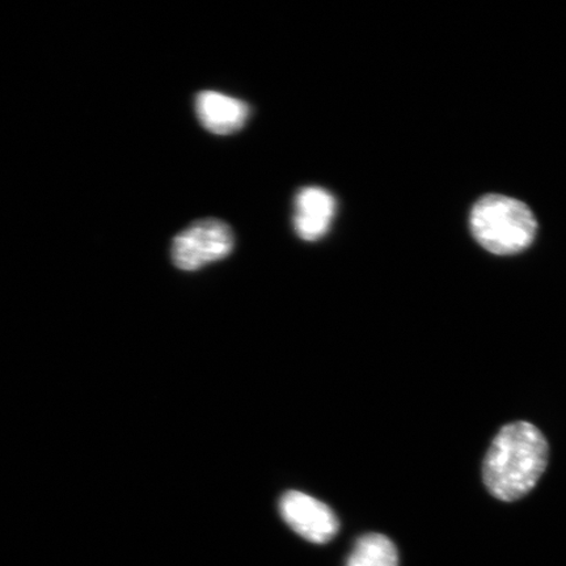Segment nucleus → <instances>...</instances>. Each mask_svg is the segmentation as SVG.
<instances>
[{
    "instance_id": "7ed1b4c3",
    "label": "nucleus",
    "mask_w": 566,
    "mask_h": 566,
    "mask_svg": "<svg viewBox=\"0 0 566 566\" xmlns=\"http://www.w3.org/2000/svg\"><path fill=\"white\" fill-rule=\"evenodd\" d=\"M235 244L230 226L216 218L201 219L188 226L172 240L174 264L186 272L228 258Z\"/></svg>"
},
{
    "instance_id": "423d86ee",
    "label": "nucleus",
    "mask_w": 566,
    "mask_h": 566,
    "mask_svg": "<svg viewBox=\"0 0 566 566\" xmlns=\"http://www.w3.org/2000/svg\"><path fill=\"white\" fill-rule=\"evenodd\" d=\"M336 214V200L328 190L302 188L295 197L294 229L304 242H316L328 232Z\"/></svg>"
},
{
    "instance_id": "39448f33",
    "label": "nucleus",
    "mask_w": 566,
    "mask_h": 566,
    "mask_svg": "<svg viewBox=\"0 0 566 566\" xmlns=\"http://www.w3.org/2000/svg\"><path fill=\"white\" fill-rule=\"evenodd\" d=\"M198 122L216 136H230L242 130L250 118V105L221 92L202 91L195 102Z\"/></svg>"
},
{
    "instance_id": "20e7f679",
    "label": "nucleus",
    "mask_w": 566,
    "mask_h": 566,
    "mask_svg": "<svg viewBox=\"0 0 566 566\" xmlns=\"http://www.w3.org/2000/svg\"><path fill=\"white\" fill-rule=\"evenodd\" d=\"M280 512L283 521L311 543H328L337 534L336 514L324 502L306 493L287 492L281 499Z\"/></svg>"
},
{
    "instance_id": "f03ea898",
    "label": "nucleus",
    "mask_w": 566,
    "mask_h": 566,
    "mask_svg": "<svg viewBox=\"0 0 566 566\" xmlns=\"http://www.w3.org/2000/svg\"><path fill=\"white\" fill-rule=\"evenodd\" d=\"M470 223L479 244L502 256L526 250L537 230L535 216L527 205L501 195L480 198L472 209Z\"/></svg>"
},
{
    "instance_id": "0eeeda50",
    "label": "nucleus",
    "mask_w": 566,
    "mask_h": 566,
    "mask_svg": "<svg viewBox=\"0 0 566 566\" xmlns=\"http://www.w3.org/2000/svg\"><path fill=\"white\" fill-rule=\"evenodd\" d=\"M346 566H399L398 549L381 534H367L357 542Z\"/></svg>"
},
{
    "instance_id": "f257e3e1",
    "label": "nucleus",
    "mask_w": 566,
    "mask_h": 566,
    "mask_svg": "<svg viewBox=\"0 0 566 566\" xmlns=\"http://www.w3.org/2000/svg\"><path fill=\"white\" fill-rule=\"evenodd\" d=\"M548 463V443L528 422L500 430L486 452L483 476L488 491L501 501H515L536 485Z\"/></svg>"
}]
</instances>
